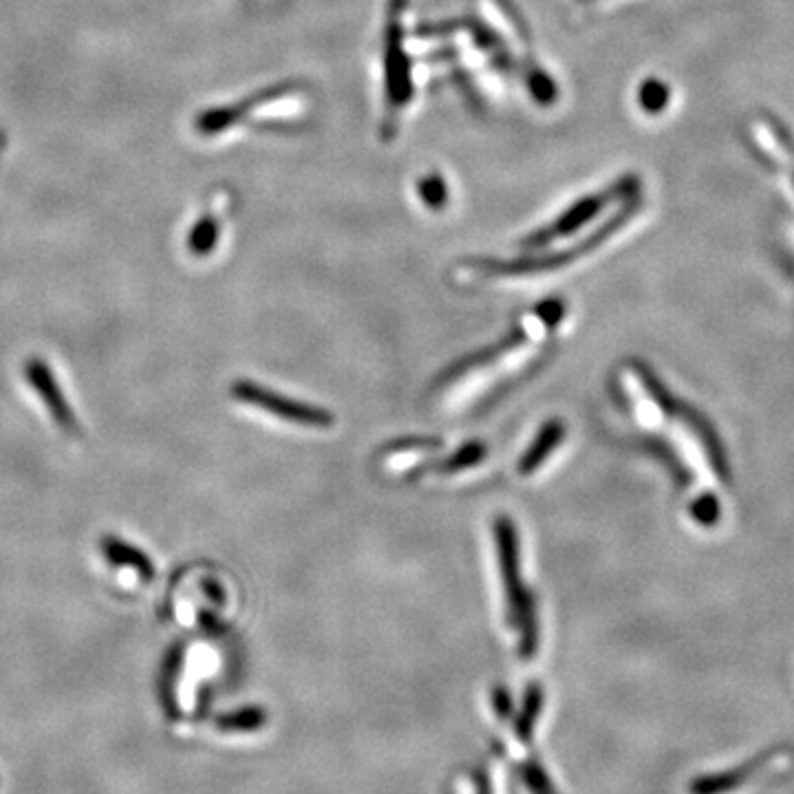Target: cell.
I'll return each instance as SVG.
<instances>
[{"label": "cell", "instance_id": "4", "mask_svg": "<svg viewBox=\"0 0 794 794\" xmlns=\"http://www.w3.org/2000/svg\"><path fill=\"white\" fill-rule=\"evenodd\" d=\"M100 550H102V556L113 563L115 567H130L135 569L141 579L151 581L155 576V567H153V560L147 552L137 550L135 545L117 539V537H104L100 541Z\"/></svg>", "mask_w": 794, "mask_h": 794}, {"label": "cell", "instance_id": "3", "mask_svg": "<svg viewBox=\"0 0 794 794\" xmlns=\"http://www.w3.org/2000/svg\"><path fill=\"white\" fill-rule=\"evenodd\" d=\"M25 376H27L29 385L34 387V391L42 398L47 411L58 421V426L64 432H68V436H78L80 421H78L74 408L68 406L66 398L62 395V389H60L55 376L51 374L49 365L42 363V360H38V357H31L25 365Z\"/></svg>", "mask_w": 794, "mask_h": 794}, {"label": "cell", "instance_id": "8", "mask_svg": "<svg viewBox=\"0 0 794 794\" xmlns=\"http://www.w3.org/2000/svg\"><path fill=\"white\" fill-rule=\"evenodd\" d=\"M486 455V449L481 444H468L464 446L457 455H453L444 466H440V472H457V470H464V468H470L475 464H479Z\"/></svg>", "mask_w": 794, "mask_h": 794}, {"label": "cell", "instance_id": "1", "mask_svg": "<svg viewBox=\"0 0 794 794\" xmlns=\"http://www.w3.org/2000/svg\"><path fill=\"white\" fill-rule=\"evenodd\" d=\"M496 543H499V560H501V579L505 590V601H508L511 620L515 627L524 629V652L532 656L537 644V627H534V612L532 598L524 592L521 585V567H519V543L515 526L501 517L496 521Z\"/></svg>", "mask_w": 794, "mask_h": 794}, {"label": "cell", "instance_id": "2", "mask_svg": "<svg viewBox=\"0 0 794 794\" xmlns=\"http://www.w3.org/2000/svg\"><path fill=\"white\" fill-rule=\"evenodd\" d=\"M232 395L239 400V402H245V404H252L278 419H285V421H292L297 426H305V428H331L333 426V415L323 411V408H316V406H310V404H303V402H297V400H290V398H282V395H276L267 389H261L252 382H237L235 389H232Z\"/></svg>", "mask_w": 794, "mask_h": 794}, {"label": "cell", "instance_id": "7", "mask_svg": "<svg viewBox=\"0 0 794 794\" xmlns=\"http://www.w3.org/2000/svg\"><path fill=\"white\" fill-rule=\"evenodd\" d=\"M216 235H219V230H216V224L212 219L199 222L194 226L192 235H190V241H188L190 252L192 254H199V256L212 252L214 250V243H216Z\"/></svg>", "mask_w": 794, "mask_h": 794}, {"label": "cell", "instance_id": "6", "mask_svg": "<svg viewBox=\"0 0 794 794\" xmlns=\"http://www.w3.org/2000/svg\"><path fill=\"white\" fill-rule=\"evenodd\" d=\"M179 665H181V654L171 652L166 663H164V676H162V682H160L162 704H164V710L171 719L179 717V704H177V697H175V678L179 676Z\"/></svg>", "mask_w": 794, "mask_h": 794}, {"label": "cell", "instance_id": "9", "mask_svg": "<svg viewBox=\"0 0 794 794\" xmlns=\"http://www.w3.org/2000/svg\"><path fill=\"white\" fill-rule=\"evenodd\" d=\"M254 721V713L252 710H241L237 715H228L219 719V729L224 731H237V729H250Z\"/></svg>", "mask_w": 794, "mask_h": 794}, {"label": "cell", "instance_id": "5", "mask_svg": "<svg viewBox=\"0 0 794 794\" xmlns=\"http://www.w3.org/2000/svg\"><path fill=\"white\" fill-rule=\"evenodd\" d=\"M563 436H565V428H563V424L560 421H550V424H545L543 428H541V432H539V436H537V440H534V444L526 451V455L521 457V462H519V472L521 475H530V472H534L552 453H554V449L560 444V440H563Z\"/></svg>", "mask_w": 794, "mask_h": 794}]
</instances>
